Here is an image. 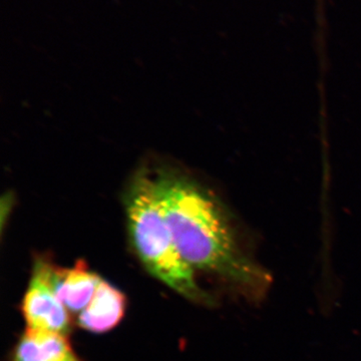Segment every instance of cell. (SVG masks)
Instances as JSON below:
<instances>
[{"label": "cell", "instance_id": "cell-1", "mask_svg": "<svg viewBox=\"0 0 361 361\" xmlns=\"http://www.w3.org/2000/svg\"><path fill=\"white\" fill-rule=\"evenodd\" d=\"M166 217L180 255L205 273L249 294L262 293L269 276L244 255L215 199L183 177H158Z\"/></svg>", "mask_w": 361, "mask_h": 361}, {"label": "cell", "instance_id": "cell-2", "mask_svg": "<svg viewBox=\"0 0 361 361\" xmlns=\"http://www.w3.org/2000/svg\"><path fill=\"white\" fill-rule=\"evenodd\" d=\"M126 212L130 243L145 269L191 302L212 305L213 296L201 288L196 273L176 245L158 178L142 177L135 183Z\"/></svg>", "mask_w": 361, "mask_h": 361}, {"label": "cell", "instance_id": "cell-3", "mask_svg": "<svg viewBox=\"0 0 361 361\" xmlns=\"http://www.w3.org/2000/svg\"><path fill=\"white\" fill-rule=\"evenodd\" d=\"M56 266L47 257L33 261L32 276L21 302L27 329L45 330L68 336L73 329L70 312L56 292Z\"/></svg>", "mask_w": 361, "mask_h": 361}, {"label": "cell", "instance_id": "cell-4", "mask_svg": "<svg viewBox=\"0 0 361 361\" xmlns=\"http://www.w3.org/2000/svg\"><path fill=\"white\" fill-rule=\"evenodd\" d=\"M127 307L125 293L102 279L89 305L78 314V327L94 334H106L122 322Z\"/></svg>", "mask_w": 361, "mask_h": 361}, {"label": "cell", "instance_id": "cell-5", "mask_svg": "<svg viewBox=\"0 0 361 361\" xmlns=\"http://www.w3.org/2000/svg\"><path fill=\"white\" fill-rule=\"evenodd\" d=\"M11 361H82L68 336L26 327L13 349Z\"/></svg>", "mask_w": 361, "mask_h": 361}, {"label": "cell", "instance_id": "cell-6", "mask_svg": "<svg viewBox=\"0 0 361 361\" xmlns=\"http://www.w3.org/2000/svg\"><path fill=\"white\" fill-rule=\"evenodd\" d=\"M102 278L82 260L73 267H56V292L70 313L80 314L89 305Z\"/></svg>", "mask_w": 361, "mask_h": 361}]
</instances>
